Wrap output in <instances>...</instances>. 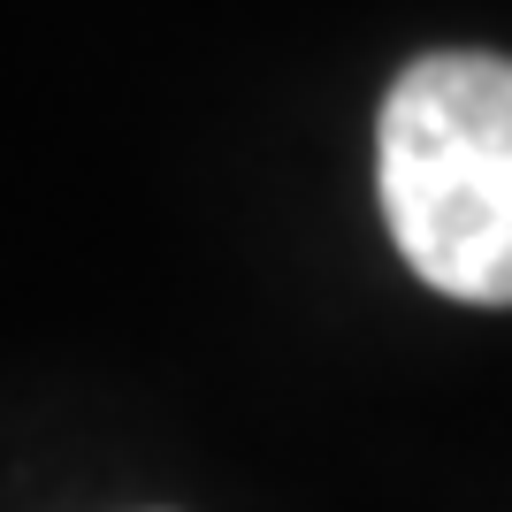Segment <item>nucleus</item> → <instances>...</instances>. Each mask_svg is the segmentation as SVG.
<instances>
[{
    "label": "nucleus",
    "mask_w": 512,
    "mask_h": 512,
    "mask_svg": "<svg viewBox=\"0 0 512 512\" xmlns=\"http://www.w3.org/2000/svg\"><path fill=\"white\" fill-rule=\"evenodd\" d=\"M383 222L406 268L467 306H512V62L428 54L383 100Z\"/></svg>",
    "instance_id": "f257e3e1"
}]
</instances>
